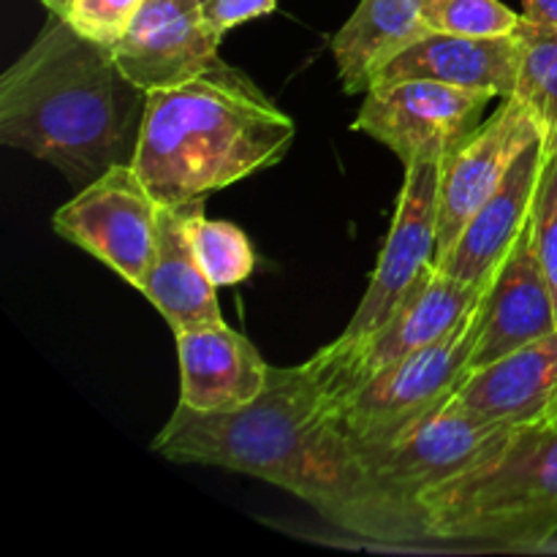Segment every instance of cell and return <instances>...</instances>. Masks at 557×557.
<instances>
[{"instance_id": "cell-15", "label": "cell", "mask_w": 557, "mask_h": 557, "mask_svg": "<svg viewBox=\"0 0 557 557\" xmlns=\"http://www.w3.org/2000/svg\"><path fill=\"white\" fill-rule=\"evenodd\" d=\"M180 357V403L194 411L223 413L253 403L270 381V368L253 343L226 326L174 332Z\"/></svg>"}, {"instance_id": "cell-13", "label": "cell", "mask_w": 557, "mask_h": 557, "mask_svg": "<svg viewBox=\"0 0 557 557\" xmlns=\"http://www.w3.org/2000/svg\"><path fill=\"white\" fill-rule=\"evenodd\" d=\"M544 163H547V150L539 136L520 152L500 188L473 212L449 253L435 261L444 275L468 286H482L495 275L520 234L531 226Z\"/></svg>"}, {"instance_id": "cell-21", "label": "cell", "mask_w": 557, "mask_h": 557, "mask_svg": "<svg viewBox=\"0 0 557 557\" xmlns=\"http://www.w3.org/2000/svg\"><path fill=\"white\" fill-rule=\"evenodd\" d=\"M188 228L196 259L218 288L248 281L256 267V253L243 228L228 221H210L205 215V201L194 210Z\"/></svg>"}, {"instance_id": "cell-1", "label": "cell", "mask_w": 557, "mask_h": 557, "mask_svg": "<svg viewBox=\"0 0 557 557\" xmlns=\"http://www.w3.org/2000/svg\"><path fill=\"white\" fill-rule=\"evenodd\" d=\"M152 451L275 484L359 542L435 547L422 509L370 471L308 364L270 368L267 389L237 411L205 413L180 403Z\"/></svg>"}, {"instance_id": "cell-3", "label": "cell", "mask_w": 557, "mask_h": 557, "mask_svg": "<svg viewBox=\"0 0 557 557\" xmlns=\"http://www.w3.org/2000/svg\"><path fill=\"white\" fill-rule=\"evenodd\" d=\"M294 136V120L243 71L221 63L147 92L131 163L158 205H190L275 166Z\"/></svg>"}, {"instance_id": "cell-14", "label": "cell", "mask_w": 557, "mask_h": 557, "mask_svg": "<svg viewBox=\"0 0 557 557\" xmlns=\"http://www.w3.org/2000/svg\"><path fill=\"white\" fill-rule=\"evenodd\" d=\"M451 406L487 422L533 428L557 417V330L466 375Z\"/></svg>"}, {"instance_id": "cell-26", "label": "cell", "mask_w": 557, "mask_h": 557, "mask_svg": "<svg viewBox=\"0 0 557 557\" xmlns=\"http://www.w3.org/2000/svg\"><path fill=\"white\" fill-rule=\"evenodd\" d=\"M525 3V20L539 25H557V0H522Z\"/></svg>"}, {"instance_id": "cell-25", "label": "cell", "mask_w": 557, "mask_h": 557, "mask_svg": "<svg viewBox=\"0 0 557 557\" xmlns=\"http://www.w3.org/2000/svg\"><path fill=\"white\" fill-rule=\"evenodd\" d=\"M277 9V0H205V16L218 36H226L243 22L259 20Z\"/></svg>"}, {"instance_id": "cell-5", "label": "cell", "mask_w": 557, "mask_h": 557, "mask_svg": "<svg viewBox=\"0 0 557 557\" xmlns=\"http://www.w3.org/2000/svg\"><path fill=\"white\" fill-rule=\"evenodd\" d=\"M482 324L484 297L449 335L408 354L364 381L351 395L332 403L337 419L359 449L386 446L403 438L408 430L451 403L473 370V351L482 337Z\"/></svg>"}, {"instance_id": "cell-29", "label": "cell", "mask_w": 557, "mask_h": 557, "mask_svg": "<svg viewBox=\"0 0 557 557\" xmlns=\"http://www.w3.org/2000/svg\"><path fill=\"white\" fill-rule=\"evenodd\" d=\"M555 422H557V417H555Z\"/></svg>"}, {"instance_id": "cell-16", "label": "cell", "mask_w": 557, "mask_h": 557, "mask_svg": "<svg viewBox=\"0 0 557 557\" xmlns=\"http://www.w3.org/2000/svg\"><path fill=\"white\" fill-rule=\"evenodd\" d=\"M557 330L555 299L533 245V221L509 250L484 294L482 337L473 368L495 362Z\"/></svg>"}, {"instance_id": "cell-27", "label": "cell", "mask_w": 557, "mask_h": 557, "mask_svg": "<svg viewBox=\"0 0 557 557\" xmlns=\"http://www.w3.org/2000/svg\"><path fill=\"white\" fill-rule=\"evenodd\" d=\"M38 3L44 5V9L49 11V14H54V16H69V11H71V5H74V0H38Z\"/></svg>"}, {"instance_id": "cell-9", "label": "cell", "mask_w": 557, "mask_h": 557, "mask_svg": "<svg viewBox=\"0 0 557 557\" xmlns=\"http://www.w3.org/2000/svg\"><path fill=\"white\" fill-rule=\"evenodd\" d=\"M517 430L520 428L471 417L446 403L403 438L359 451L381 482L419 506V498L433 487L493 460Z\"/></svg>"}, {"instance_id": "cell-11", "label": "cell", "mask_w": 557, "mask_h": 557, "mask_svg": "<svg viewBox=\"0 0 557 557\" xmlns=\"http://www.w3.org/2000/svg\"><path fill=\"white\" fill-rule=\"evenodd\" d=\"M539 136L542 128L528 103L509 96L487 123L449 152L441 166L435 261L449 253L473 212L500 188L520 152Z\"/></svg>"}, {"instance_id": "cell-6", "label": "cell", "mask_w": 557, "mask_h": 557, "mask_svg": "<svg viewBox=\"0 0 557 557\" xmlns=\"http://www.w3.org/2000/svg\"><path fill=\"white\" fill-rule=\"evenodd\" d=\"M490 281L482 286H468V283L444 275L433 264L419 277L417 286L406 294V299L397 305L386 324H381L362 341H341L337 337L335 343L321 348L305 364L315 375L326 397L332 403L341 400V397L359 389L364 381L379 375L381 370L392 368L408 354L449 335L476 308V302L487 292Z\"/></svg>"}, {"instance_id": "cell-17", "label": "cell", "mask_w": 557, "mask_h": 557, "mask_svg": "<svg viewBox=\"0 0 557 557\" xmlns=\"http://www.w3.org/2000/svg\"><path fill=\"white\" fill-rule=\"evenodd\" d=\"M520 76V38L509 36H455L428 33L397 54L375 74L373 87L400 79H435L444 85L487 90L509 98Z\"/></svg>"}, {"instance_id": "cell-12", "label": "cell", "mask_w": 557, "mask_h": 557, "mask_svg": "<svg viewBox=\"0 0 557 557\" xmlns=\"http://www.w3.org/2000/svg\"><path fill=\"white\" fill-rule=\"evenodd\" d=\"M221 36L205 16V0H145L112 47L114 60L145 92L183 85L215 69Z\"/></svg>"}, {"instance_id": "cell-18", "label": "cell", "mask_w": 557, "mask_h": 557, "mask_svg": "<svg viewBox=\"0 0 557 557\" xmlns=\"http://www.w3.org/2000/svg\"><path fill=\"white\" fill-rule=\"evenodd\" d=\"M201 201L158 207L156 256L141 294L172 332L223 321L215 283L205 275L190 243L188 221Z\"/></svg>"}, {"instance_id": "cell-2", "label": "cell", "mask_w": 557, "mask_h": 557, "mask_svg": "<svg viewBox=\"0 0 557 557\" xmlns=\"http://www.w3.org/2000/svg\"><path fill=\"white\" fill-rule=\"evenodd\" d=\"M145 107L147 92L125 76L112 47L49 14L0 76V141L85 188L134 161Z\"/></svg>"}, {"instance_id": "cell-24", "label": "cell", "mask_w": 557, "mask_h": 557, "mask_svg": "<svg viewBox=\"0 0 557 557\" xmlns=\"http://www.w3.org/2000/svg\"><path fill=\"white\" fill-rule=\"evenodd\" d=\"M533 245L547 275L557 313V156L547 158L544 163L542 188H539L536 210H533Z\"/></svg>"}, {"instance_id": "cell-8", "label": "cell", "mask_w": 557, "mask_h": 557, "mask_svg": "<svg viewBox=\"0 0 557 557\" xmlns=\"http://www.w3.org/2000/svg\"><path fill=\"white\" fill-rule=\"evenodd\" d=\"M354 131L389 147L403 166L446 161L457 145L482 125L487 90L444 85L435 79H400L370 87Z\"/></svg>"}, {"instance_id": "cell-19", "label": "cell", "mask_w": 557, "mask_h": 557, "mask_svg": "<svg viewBox=\"0 0 557 557\" xmlns=\"http://www.w3.org/2000/svg\"><path fill=\"white\" fill-rule=\"evenodd\" d=\"M428 33L419 0H362L332 38L343 90L368 92L375 74Z\"/></svg>"}, {"instance_id": "cell-28", "label": "cell", "mask_w": 557, "mask_h": 557, "mask_svg": "<svg viewBox=\"0 0 557 557\" xmlns=\"http://www.w3.org/2000/svg\"><path fill=\"white\" fill-rule=\"evenodd\" d=\"M544 553H547V555H557V539H553V542H549V544H544V547H539L533 555H544Z\"/></svg>"}, {"instance_id": "cell-10", "label": "cell", "mask_w": 557, "mask_h": 557, "mask_svg": "<svg viewBox=\"0 0 557 557\" xmlns=\"http://www.w3.org/2000/svg\"><path fill=\"white\" fill-rule=\"evenodd\" d=\"M441 166L444 161H424L406 169L379 264L341 341H362L386 324L397 305L417 286L419 277L435 264Z\"/></svg>"}, {"instance_id": "cell-22", "label": "cell", "mask_w": 557, "mask_h": 557, "mask_svg": "<svg viewBox=\"0 0 557 557\" xmlns=\"http://www.w3.org/2000/svg\"><path fill=\"white\" fill-rule=\"evenodd\" d=\"M419 9L430 33L455 36H509L522 22L500 0H419Z\"/></svg>"}, {"instance_id": "cell-20", "label": "cell", "mask_w": 557, "mask_h": 557, "mask_svg": "<svg viewBox=\"0 0 557 557\" xmlns=\"http://www.w3.org/2000/svg\"><path fill=\"white\" fill-rule=\"evenodd\" d=\"M520 38V76L517 90L542 128L547 158L557 156V25H539L522 16L517 27Z\"/></svg>"}, {"instance_id": "cell-7", "label": "cell", "mask_w": 557, "mask_h": 557, "mask_svg": "<svg viewBox=\"0 0 557 557\" xmlns=\"http://www.w3.org/2000/svg\"><path fill=\"white\" fill-rule=\"evenodd\" d=\"M158 207L134 163H117L65 201L52 228L141 292L156 256Z\"/></svg>"}, {"instance_id": "cell-4", "label": "cell", "mask_w": 557, "mask_h": 557, "mask_svg": "<svg viewBox=\"0 0 557 557\" xmlns=\"http://www.w3.org/2000/svg\"><path fill=\"white\" fill-rule=\"evenodd\" d=\"M435 547L536 553L557 539V422L517 430L484 466L419 498Z\"/></svg>"}, {"instance_id": "cell-23", "label": "cell", "mask_w": 557, "mask_h": 557, "mask_svg": "<svg viewBox=\"0 0 557 557\" xmlns=\"http://www.w3.org/2000/svg\"><path fill=\"white\" fill-rule=\"evenodd\" d=\"M141 3L145 0H74L65 22L90 41L114 47L139 14Z\"/></svg>"}]
</instances>
